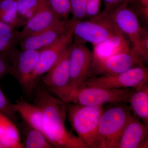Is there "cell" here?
Wrapping results in <instances>:
<instances>
[{"label": "cell", "mask_w": 148, "mask_h": 148, "mask_svg": "<svg viewBox=\"0 0 148 148\" xmlns=\"http://www.w3.org/2000/svg\"><path fill=\"white\" fill-rule=\"evenodd\" d=\"M0 21L14 29L18 28L17 0L0 2Z\"/></svg>", "instance_id": "23"}, {"label": "cell", "mask_w": 148, "mask_h": 148, "mask_svg": "<svg viewBox=\"0 0 148 148\" xmlns=\"http://www.w3.org/2000/svg\"><path fill=\"white\" fill-rule=\"evenodd\" d=\"M127 103H117L104 109L98 127L99 148H117L127 122L133 115Z\"/></svg>", "instance_id": "3"}, {"label": "cell", "mask_w": 148, "mask_h": 148, "mask_svg": "<svg viewBox=\"0 0 148 148\" xmlns=\"http://www.w3.org/2000/svg\"><path fill=\"white\" fill-rule=\"evenodd\" d=\"M148 82L145 66L135 67L121 73L88 78L79 86H97L111 88H136Z\"/></svg>", "instance_id": "8"}, {"label": "cell", "mask_w": 148, "mask_h": 148, "mask_svg": "<svg viewBox=\"0 0 148 148\" xmlns=\"http://www.w3.org/2000/svg\"><path fill=\"white\" fill-rule=\"evenodd\" d=\"M105 3V9L103 12L108 13L110 12L117 7L125 3L136 5L140 4L139 0H103Z\"/></svg>", "instance_id": "28"}, {"label": "cell", "mask_w": 148, "mask_h": 148, "mask_svg": "<svg viewBox=\"0 0 148 148\" xmlns=\"http://www.w3.org/2000/svg\"><path fill=\"white\" fill-rule=\"evenodd\" d=\"M3 1V0H0V2L1 1Z\"/></svg>", "instance_id": "32"}, {"label": "cell", "mask_w": 148, "mask_h": 148, "mask_svg": "<svg viewBox=\"0 0 148 148\" xmlns=\"http://www.w3.org/2000/svg\"><path fill=\"white\" fill-rule=\"evenodd\" d=\"M73 19L61 20L50 28L21 40L19 44L21 49L40 50L55 42L71 28Z\"/></svg>", "instance_id": "13"}, {"label": "cell", "mask_w": 148, "mask_h": 148, "mask_svg": "<svg viewBox=\"0 0 148 148\" xmlns=\"http://www.w3.org/2000/svg\"><path fill=\"white\" fill-rule=\"evenodd\" d=\"M33 104L42 112V133L53 148H87L79 138L66 129V103L42 87L37 89Z\"/></svg>", "instance_id": "1"}, {"label": "cell", "mask_w": 148, "mask_h": 148, "mask_svg": "<svg viewBox=\"0 0 148 148\" xmlns=\"http://www.w3.org/2000/svg\"><path fill=\"white\" fill-rule=\"evenodd\" d=\"M131 49L129 40L121 32H119L103 42L93 46L92 64Z\"/></svg>", "instance_id": "16"}, {"label": "cell", "mask_w": 148, "mask_h": 148, "mask_svg": "<svg viewBox=\"0 0 148 148\" xmlns=\"http://www.w3.org/2000/svg\"><path fill=\"white\" fill-rule=\"evenodd\" d=\"M87 0H70L73 18L75 21L82 20L86 17Z\"/></svg>", "instance_id": "25"}, {"label": "cell", "mask_w": 148, "mask_h": 148, "mask_svg": "<svg viewBox=\"0 0 148 148\" xmlns=\"http://www.w3.org/2000/svg\"><path fill=\"white\" fill-rule=\"evenodd\" d=\"M51 9L60 18L69 20L71 14L70 0H46Z\"/></svg>", "instance_id": "24"}, {"label": "cell", "mask_w": 148, "mask_h": 148, "mask_svg": "<svg viewBox=\"0 0 148 148\" xmlns=\"http://www.w3.org/2000/svg\"><path fill=\"white\" fill-rule=\"evenodd\" d=\"M145 66L131 49L93 63L89 77L121 73L135 67Z\"/></svg>", "instance_id": "11"}, {"label": "cell", "mask_w": 148, "mask_h": 148, "mask_svg": "<svg viewBox=\"0 0 148 148\" xmlns=\"http://www.w3.org/2000/svg\"><path fill=\"white\" fill-rule=\"evenodd\" d=\"M130 5L125 3L109 13H106L117 29L129 40L132 50L135 54L142 39L148 31L141 27L138 15L130 7Z\"/></svg>", "instance_id": "6"}, {"label": "cell", "mask_w": 148, "mask_h": 148, "mask_svg": "<svg viewBox=\"0 0 148 148\" xmlns=\"http://www.w3.org/2000/svg\"><path fill=\"white\" fill-rule=\"evenodd\" d=\"M0 112L5 115L14 122H16V113L11 103L0 88Z\"/></svg>", "instance_id": "26"}, {"label": "cell", "mask_w": 148, "mask_h": 148, "mask_svg": "<svg viewBox=\"0 0 148 148\" xmlns=\"http://www.w3.org/2000/svg\"><path fill=\"white\" fill-rule=\"evenodd\" d=\"M135 88L79 86L71 96L69 103L88 106H103L106 104L117 103H128Z\"/></svg>", "instance_id": "5"}, {"label": "cell", "mask_w": 148, "mask_h": 148, "mask_svg": "<svg viewBox=\"0 0 148 148\" xmlns=\"http://www.w3.org/2000/svg\"><path fill=\"white\" fill-rule=\"evenodd\" d=\"M8 75L14 76L12 67L6 59L0 56V79Z\"/></svg>", "instance_id": "29"}, {"label": "cell", "mask_w": 148, "mask_h": 148, "mask_svg": "<svg viewBox=\"0 0 148 148\" xmlns=\"http://www.w3.org/2000/svg\"><path fill=\"white\" fill-rule=\"evenodd\" d=\"M12 107L14 112L19 114L27 124L42 133V113L39 107L28 103L22 98L12 104Z\"/></svg>", "instance_id": "17"}, {"label": "cell", "mask_w": 148, "mask_h": 148, "mask_svg": "<svg viewBox=\"0 0 148 148\" xmlns=\"http://www.w3.org/2000/svg\"><path fill=\"white\" fill-rule=\"evenodd\" d=\"M141 5L144 7H148V0H139Z\"/></svg>", "instance_id": "30"}, {"label": "cell", "mask_w": 148, "mask_h": 148, "mask_svg": "<svg viewBox=\"0 0 148 148\" xmlns=\"http://www.w3.org/2000/svg\"><path fill=\"white\" fill-rule=\"evenodd\" d=\"M0 148H4V147H3V146L1 143H0Z\"/></svg>", "instance_id": "31"}, {"label": "cell", "mask_w": 148, "mask_h": 148, "mask_svg": "<svg viewBox=\"0 0 148 148\" xmlns=\"http://www.w3.org/2000/svg\"><path fill=\"white\" fill-rule=\"evenodd\" d=\"M46 1L17 0L18 27L24 26L39 10Z\"/></svg>", "instance_id": "22"}, {"label": "cell", "mask_w": 148, "mask_h": 148, "mask_svg": "<svg viewBox=\"0 0 148 148\" xmlns=\"http://www.w3.org/2000/svg\"><path fill=\"white\" fill-rule=\"evenodd\" d=\"M67 116L72 128L87 148H99L98 127L103 106L68 103Z\"/></svg>", "instance_id": "2"}, {"label": "cell", "mask_w": 148, "mask_h": 148, "mask_svg": "<svg viewBox=\"0 0 148 148\" xmlns=\"http://www.w3.org/2000/svg\"><path fill=\"white\" fill-rule=\"evenodd\" d=\"M71 45L41 79L43 87L66 104L71 97L69 60Z\"/></svg>", "instance_id": "7"}, {"label": "cell", "mask_w": 148, "mask_h": 148, "mask_svg": "<svg viewBox=\"0 0 148 148\" xmlns=\"http://www.w3.org/2000/svg\"><path fill=\"white\" fill-rule=\"evenodd\" d=\"M22 134L24 137V148H52L42 132L29 126L25 122L21 125Z\"/></svg>", "instance_id": "21"}, {"label": "cell", "mask_w": 148, "mask_h": 148, "mask_svg": "<svg viewBox=\"0 0 148 148\" xmlns=\"http://www.w3.org/2000/svg\"><path fill=\"white\" fill-rule=\"evenodd\" d=\"M19 32L0 21V56L8 61L18 44Z\"/></svg>", "instance_id": "20"}, {"label": "cell", "mask_w": 148, "mask_h": 148, "mask_svg": "<svg viewBox=\"0 0 148 148\" xmlns=\"http://www.w3.org/2000/svg\"><path fill=\"white\" fill-rule=\"evenodd\" d=\"M101 0H87L86 17L90 19L99 15L101 12Z\"/></svg>", "instance_id": "27"}, {"label": "cell", "mask_w": 148, "mask_h": 148, "mask_svg": "<svg viewBox=\"0 0 148 148\" xmlns=\"http://www.w3.org/2000/svg\"><path fill=\"white\" fill-rule=\"evenodd\" d=\"M39 50L17 49L13 52L9 62L13 69L14 77L26 92L33 91L31 84V76L39 56Z\"/></svg>", "instance_id": "12"}, {"label": "cell", "mask_w": 148, "mask_h": 148, "mask_svg": "<svg viewBox=\"0 0 148 148\" xmlns=\"http://www.w3.org/2000/svg\"><path fill=\"white\" fill-rule=\"evenodd\" d=\"M75 21L73 19L71 28L55 42L39 50L38 59L31 76V84L33 90L36 86L40 77L52 68L72 44L73 28Z\"/></svg>", "instance_id": "9"}, {"label": "cell", "mask_w": 148, "mask_h": 148, "mask_svg": "<svg viewBox=\"0 0 148 148\" xmlns=\"http://www.w3.org/2000/svg\"><path fill=\"white\" fill-rule=\"evenodd\" d=\"M148 125L132 115L123 130L117 148H148Z\"/></svg>", "instance_id": "14"}, {"label": "cell", "mask_w": 148, "mask_h": 148, "mask_svg": "<svg viewBox=\"0 0 148 148\" xmlns=\"http://www.w3.org/2000/svg\"><path fill=\"white\" fill-rule=\"evenodd\" d=\"M92 62V51L86 46L84 44H72L69 60L71 97L85 80L90 77Z\"/></svg>", "instance_id": "10"}, {"label": "cell", "mask_w": 148, "mask_h": 148, "mask_svg": "<svg viewBox=\"0 0 148 148\" xmlns=\"http://www.w3.org/2000/svg\"><path fill=\"white\" fill-rule=\"evenodd\" d=\"M61 19L51 9L46 0L39 10L32 16L19 32L18 43L27 37L48 29Z\"/></svg>", "instance_id": "15"}, {"label": "cell", "mask_w": 148, "mask_h": 148, "mask_svg": "<svg viewBox=\"0 0 148 148\" xmlns=\"http://www.w3.org/2000/svg\"><path fill=\"white\" fill-rule=\"evenodd\" d=\"M42 1H46V0H42Z\"/></svg>", "instance_id": "33"}, {"label": "cell", "mask_w": 148, "mask_h": 148, "mask_svg": "<svg viewBox=\"0 0 148 148\" xmlns=\"http://www.w3.org/2000/svg\"><path fill=\"white\" fill-rule=\"evenodd\" d=\"M0 143L4 148H24L19 130L9 118L0 112Z\"/></svg>", "instance_id": "19"}, {"label": "cell", "mask_w": 148, "mask_h": 148, "mask_svg": "<svg viewBox=\"0 0 148 148\" xmlns=\"http://www.w3.org/2000/svg\"><path fill=\"white\" fill-rule=\"evenodd\" d=\"M119 32L108 14L103 12L90 20L75 21L73 38L76 43L89 42L94 46Z\"/></svg>", "instance_id": "4"}, {"label": "cell", "mask_w": 148, "mask_h": 148, "mask_svg": "<svg viewBox=\"0 0 148 148\" xmlns=\"http://www.w3.org/2000/svg\"><path fill=\"white\" fill-rule=\"evenodd\" d=\"M128 103L133 115L148 125V82L135 88Z\"/></svg>", "instance_id": "18"}]
</instances>
